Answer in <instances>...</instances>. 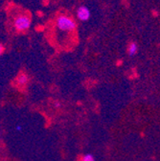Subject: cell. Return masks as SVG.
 <instances>
[{
	"label": "cell",
	"mask_w": 160,
	"mask_h": 161,
	"mask_svg": "<svg viewBox=\"0 0 160 161\" xmlns=\"http://www.w3.org/2000/svg\"><path fill=\"white\" fill-rule=\"evenodd\" d=\"M56 25L57 28L62 32H72L77 28V24L75 23L74 20L64 14H61L58 16L56 20Z\"/></svg>",
	"instance_id": "1"
},
{
	"label": "cell",
	"mask_w": 160,
	"mask_h": 161,
	"mask_svg": "<svg viewBox=\"0 0 160 161\" xmlns=\"http://www.w3.org/2000/svg\"><path fill=\"white\" fill-rule=\"evenodd\" d=\"M14 26L17 31L24 32L31 27V19L25 14H19L14 18Z\"/></svg>",
	"instance_id": "2"
},
{
	"label": "cell",
	"mask_w": 160,
	"mask_h": 161,
	"mask_svg": "<svg viewBox=\"0 0 160 161\" xmlns=\"http://www.w3.org/2000/svg\"><path fill=\"white\" fill-rule=\"evenodd\" d=\"M77 18L80 21H87L91 16V12L86 6H80L76 12Z\"/></svg>",
	"instance_id": "3"
},
{
	"label": "cell",
	"mask_w": 160,
	"mask_h": 161,
	"mask_svg": "<svg viewBox=\"0 0 160 161\" xmlns=\"http://www.w3.org/2000/svg\"><path fill=\"white\" fill-rule=\"evenodd\" d=\"M28 83V77L26 74H20L17 77V84L19 86H24Z\"/></svg>",
	"instance_id": "4"
},
{
	"label": "cell",
	"mask_w": 160,
	"mask_h": 161,
	"mask_svg": "<svg viewBox=\"0 0 160 161\" xmlns=\"http://www.w3.org/2000/svg\"><path fill=\"white\" fill-rule=\"evenodd\" d=\"M137 51H138V46H137V44H136L135 42L130 43V46H129V48H128V53H129V55H130V56H134V55L137 53Z\"/></svg>",
	"instance_id": "5"
},
{
	"label": "cell",
	"mask_w": 160,
	"mask_h": 161,
	"mask_svg": "<svg viewBox=\"0 0 160 161\" xmlns=\"http://www.w3.org/2000/svg\"><path fill=\"white\" fill-rule=\"evenodd\" d=\"M82 161H95V158L91 153H87V154H85L83 156Z\"/></svg>",
	"instance_id": "6"
},
{
	"label": "cell",
	"mask_w": 160,
	"mask_h": 161,
	"mask_svg": "<svg viewBox=\"0 0 160 161\" xmlns=\"http://www.w3.org/2000/svg\"><path fill=\"white\" fill-rule=\"evenodd\" d=\"M55 107L56 108H59V107H61V103H58V102H55Z\"/></svg>",
	"instance_id": "7"
},
{
	"label": "cell",
	"mask_w": 160,
	"mask_h": 161,
	"mask_svg": "<svg viewBox=\"0 0 160 161\" xmlns=\"http://www.w3.org/2000/svg\"><path fill=\"white\" fill-rule=\"evenodd\" d=\"M21 130H22V127H21V126H19V125H17V126H16V130L20 131Z\"/></svg>",
	"instance_id": "8"
}]
</instances>
